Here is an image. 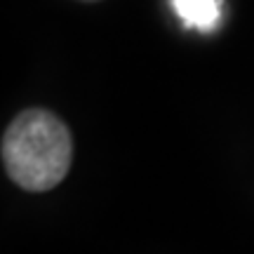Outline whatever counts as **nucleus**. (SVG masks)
Returning a JSON list of instances; mask_svg holds the SVG:
<instances>
[{
	"label": "nucleus",
	"instance_id": "1",
	"mask_svg": "<svg viewBox=\"0 0 254 254\" xmlns=\"http://www.w3.org/2000/svg\"><path fill=\"white\" fill-rule=\"evenodd\" d=\"M2 167L19 189L45 193L66 179L73 160L71 132L47 109H26L2 134Z\"/></svg>",
	"mask_w": 254,
	"mask_h": 254
},
{
	"label": "nucleus",
	"instance_id": "2",
	"mask_svg": "<svg viewBox=\"0 0 254 254\" xmlns=\"http://www.w3.org/2000/svg\"><path fill=\"white\" fill-rule=\"evenodd\" d=\"M177 17L189 28L212 31L221 17V0H172Z\"/></svg>",
	"mask_w": 254,
	"mask_h": 254
},
{
	"label": "nucleus",
	"instance_id": "3",
	"mask_svg": "<svg viewBox=\"0 0 254 254\" xmlns=\"http://www.w3.org/2000/svg\"><path fill=\"white\" fill-rule=\"evenodd\" d=\"M85 2H97V0H85Z\"/></svg>",
	"mask_w": 254,
	"mask_h": 254
}]
</instances>
